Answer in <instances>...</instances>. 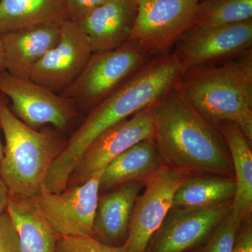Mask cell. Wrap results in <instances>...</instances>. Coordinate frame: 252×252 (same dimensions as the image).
Here are the masks:
<instances>
[{"mask_svg":"<svg viewBox=\"0 0 252 252\" xmlns=\"http://www.w3.org/2000/svg\"><path fill=\"white\" fill-rule=\"evenodd\" d=\"M182 76L173 54L150 60L120 87L91 109L46 174L44 186L58 193L67 188L73 169L86 149L109 127L157 102L180 82Z\"/></svg>","mask_w":252,"mask_h":252,"instance_id":"6da1fadb","label":"cell"},{"mask_svg":"<svg viewBox=\"0 0 252 252\" xmlns=\"http://www.w3.org/2000/svg\"><path fill=\"white\" fill-rule=\"evenodd\" d=\"M179 83L154 104V140L164 163L193 174L234 178L220 130L194 108Z\"/></svg>","mask_w":252,"mask_h":252,"instance_id":"7a4b0ae2","label":"cell"},{"mask_svg":"<svg viewBox=\"0 0 252 252\" xmlns=\"http://www.w3.org/2000/svg\"><path fill=\"white\" fill-rule=\"evenodd\" d=\"M181 90L212 125L235 123L252 141V51L220 65L195 67L182 74Z\"/></svg>","mask_w":252,"mask_h":252,"instance_id":"3957f363","label":"cell"},{"mask_svg":"<svg viewBox=\"0 0 252 252\" xmlns=\"http://www.w3.org/2000/svg\"><path fill=\"white\" fill-rule=\"evenodd\" d=\"M0 126L5 138L0 178L11 196L35 198L66 142L56 132H39L26 125L15 115L1 94Z\"/></svg>","mask_w":252,"mask_h":252,"instance_id":"277c9868","label":"cell"},{"mask_svg":"<svg viewBox=\"0 0 252 252\" xmlns=\"http://www.w3.org/2000/svg\"><path fill=\"white\" fill-rule=\"evenodd\" d=\"M150 58L141 46L130 40L114 49L93 53L77 79L59 94L71 99L77 107L91 110Z\"/></svg>","mask_w":252,"mask_h":252,"instance_id":"5b68a950","label":"cell"},{"mask_svg":"<svg viewBox=\"0 0 252 252\" xmlns=\"http://www.w3.org/2000/svg\"><path fill=\"white\" fill-rule=\"evenodd\" d=\"M200 0H136L129 40L150 55L165 54L193 26Z\"/></svg>","mask_w":252,"mask_h":252,"instance_id":"8992f818","label":"cell"},{"mask_svg":"<svg viewBox=\"0 0 252 252\" xmlns=\"http://www.w3.org/2000/svg\"><path fill=\"white\" fill-rule=\"evenodd\" d=\"M191 172L164 164L144 182L131 215L128 233L123 246L127 252H144L147 244L172 207L174 195Z\"/></svg>","mask_w":252,"mask_h":252,"instance_id":"52a82bcc","label":"cell"},{"mask_svg":"<svg viewBox=\"0 0 252 252\" xmlns=\"http://www.w3.org/2000/svg\"><path fill=\"white\" fill-rule=\"evenodd\" d=\"M103 170L82 184L67 186L60 193L41 189L35 199L48 223L61 236L94 238V225Z\"/></svg>","mask_w":252,"mask_h":252,"instance_id":"ba28073f","label":"cell"},{"mask_svg":"<svg viewBox=\"0 0 252 252\" xmlns=\"http://www.w3.org/2000/svg\"><path fill=\"white\" fill-rule=\"evenodd\" d=\"M0 94L11 100L15 115L34 129L51 125L64 130L77 114V106L71 99L6 70L0 73Z\"/></svg>","mask_w":252,"mask_h":252,"instance_id":"9c48e42d","label":"cell"},{"mask_svg":"<svg viewBox=\"0 0 252 252\" xmlns=\"http://www.w3.org/2000/svg\"><path fill=\"white\" fill-rule=\"evenodd\" d=\"M154 104L100 134L81 155L67 186L84 183L132 146L143 140H154Z\"/></svg>","mask_w":252,"mask_h":252,"instance_id":"30bf717a","label":"cell"},{"mask_svg":"<svg viewBox=\"0 0 252 252\" xmlns=\"http://www.w3.org/2000/svg\"><path fill=\"white\" fill-rule=\"evenodd\" d=\"M252 20H250L222 27L191 28L176 42L172 54L184 74L193 68L234 59L252 49Z\"/></svg>","mask_w":252,"mask_h":252,"instance_id":"8fae6325","label":"cell"},{"mask_svg":"<svg viewBox=\"0 0 252 252\" xmlns=\"http://www.w3.org/2000/svg\"><path fill=\"white\" fill-rule=\"evenodd\" d=\"M232 202L206 208L172 207L144 252H190L231 211Z\"/></svg>","mask_w":252,"mask_h":252,"instance_id":"7c38bea8","label":"cell"},{"mask_svg":"<svg viewBox=\"0 0 252 252\" xmlns=\"http://www.w3.org/2000/svg\"><path fill=\"white\" fill-rule=\"evenodd\" d=\"M93 53L78 23L64 20L57 44L32 68L28 79L60 94L77 79Z\"/></svg>","mask_w":252,"mask_h":252,"instance_id":"4fadbf2b","label":"cell"},{"mask_svg":"<svg viewBox=\"0 0 252 252\" xmlns=\"http://www.w3.org/2000/svg\"><path fill=\"white\" fill-rule=\"evenodd\" d=\"M62 22L43 23L1 34L5 70L28 79L32 68L57 44Z\"/></svg>","mask_w":252,"mask_h":252,"instance_id":"5bb4252c","label":"cell"},{"mask_svg":"<svg viewBox=\"0 0 252 252\" xmlns=\"http://www.w3.org/2000/svg\"><path fill=\"white\" fill-rule=\"evenodd\" d=\"M136 14V0H107L77 23L94 53L100 52L129 40Z\"/></svg>","mask_w":252,"mask_h":252,"instance_id":"9a60e30c","label":"cell"},{"mask_svg":"<svg viewBox=\"0 0 252 252\" xmlns=\"http://www.w3.org/2000/svg\"><path fill=\"white\" fill-rule=\"evenodd\" d=\"M144 183L129 182L99 195L94 225V238L112 247L123 246L131 215Z\"/></svg>","mask_w":252,"mask_h":252,"instance_id":"2e32d148","label":"cell"},{"mask_svg":"<svg viewBox=\"0 0 252 252\" xmlns=\"http://www.w3.org/2000/svg\"><path fill=\"white\" fill-rule=\"evenodd\" d=\"M217 127L228 147L236 184V192L232 202L230 215L242 223L252 215V211L251 142L235 123H220Z\"/></svg>","mask_w":252,"mask_h":252,"instance_id":"e0dca14e","label":"cell"},{"mask_svg":"<svg viewBox=\"0 0 252 252\" xmlns=\"http://www.w3.org/2000/svg\"><path fill=\"white\" fill-rule=\"evenodd\" d=\"M164 164L155 140L142 141L118 156L104 169L99 192L104 193L129 182L144 184Z\"/></svg>","mask_w":252,"mask_h":252,"instance_id":"ac0fdd59","label":"cell"},{"mask_svg":"<svg viewBox=\"0 0 252 252\" xmlns=\"http://www.w3.org/2000/svg\"><path fill=\"white\" fill-rule=\"evenodd\" d=\"M6 211L17 230L21 252H55L60 235L43 216L35 199L10 195Z\"/></svg>","mask_w":252,"mask_h":252,"instance_id":"d6986e66","label":"cell"},{"mask_svg":"<svg viewBox=\"0 0 252 252\" xmlns=\"http://www.w3.org/2000/svg\"><path fill=\"white\" fill-rule=\"evenodd\" d=\"M234 178L218 175H190L176 190L172 207L206 208L233 201Z\"/></svg>","mask_w":252,"mask_h":252,"instance_id":"ffe728a7","label":"cell"},{"mask_svg":"<svg viewBox=\"0 0 252 252\" xmlns=\"http://www.w3.org/2000/svg\"><path fill=\"white\" fill-rule=\"evenodd\" d=\"M65 19L63 0H0V34Z\"/></svg>","mask_w":252,"mask_h":252,"instance_id":"44dd1931","label":"cell"},{"mask_svg":"<svg viewBox=\"0 0 252 252\" xmlns=\"http://www.w3.org/2000/svg\"><path fill=\"white\" fill-rule=\"evenodd\" d=\"M250 20L252 0H201L191 28L222 27Z\"/></svg>","mask_w":252,"mask_h":252,"instance_id":"7402d4cb","label":"cell"},{"mask_svg":"<svg viewBox=\"0 0 252 252\" xmlns=\"http://www.w3.org/2000/svg\"><path fill=\"white\" fill-rule=\"evenodd\" d=\"M241 223L230 212L208 238L190 252H234L235 239Z\"/></svg>","mask_w":252,"mask_h":252,"instance_id":"603a6c76","label":"cell"},{"mask_svg":"<svg viewBox=\"0 0 252 252\" xmlns=\"http://www.w3.org/2000/svg\"><path fill=\"white\" fill-rule=\"evenodd\" d=\"M55 252H127L124 246L112 247L91 237L61 236L56 242Z\"/></svg>","mask_w":252,"mask_h":252,"instance_id":"cb8c5ba5","label":"cell"},{"mask_svg":"<svg viewBox=\"0 0 252 252\" xmlns=\"http://www.w3.org/2000/svg\"><path fill=\"white\" fill-rule=\"evenodd\" d=\"M0 252H21L17 230L7 211L0 216Z\"/></svg>","mask_w":252,"mask_h":252,"instance_id":"d4e9b609","label":"cell"},{"mask_svg":"<svg viewBox=\"0 0 252 252\" xmlns=\"http://www.w3.org/2000/svg\"><path fill=\"white\" fill-rule=\"evenodd\" d=\"M107 0H63L66 19L78 23Z\"/></svg>","mask_w":252,"mask_h":252,"instance_id":"484cf974","label":"cell"},{"mask_svg":"<svg viewBox=\"0 0 252 252\" xmlns=\"http://www.w3.org/2000/svg\"><path fill=\"white\" fill-rule=\"evenodd\" d=\"M234 252H252V215L242 222L235 239Z\"/></svg>","mask_w":252,"mask_h":252,"instance_id":"4316f807","label":"cell"},{"mask_svg":"<svg viewBox=\"0 0 252 252\" xmlns=\"http://www.w3.org/2000/svg\"><path fill=\"white\" fill-rule=\"evenodd\" d=\"M10 193L4 182L0 178V216L7 210Z\"/></svg>","mask_w":252,"mask_h":252,"instance_id":"83f0119b","label":"cell"},{"mask_svg":"<svg viewBox=\"0 0 252 252\" xmlns=\"http://www.w3.org/2000/svg\"><path fill=\"white\" fill-rule=\"evenodd\" d=\"M5 70L4 53L3 47L2 36L0 34V73Z\"/></svg>","mask_w":252,"mask_h":252,"instance_id":"f1b7e54d","label":"cell"},{"mask_svg":"<svg viewBox=\"0 0 252 252\" xmlns=\"http://www.w3.org/2000/svg\"><path fill=\"white\" fill-rule=\"evenodd\" d=\"M1 130V126H0V131ZM4 157V145L1 143V138H0V165H1V160Z\"/></svg>","mask_w":252,"mask_h":252,"instance_id":"f546056e","label":"cell"},{"mask_svg":"<svg viewBox=\"0 0 252 252\" xmlns=\"http://www.w3.org/2000/svg\"><path fill=\"white\" fill-rule=\"evenodd\" d=\"M200 1H201V0H200Z\"/></svg>","mask_w":252,"mask_h":252,"instance_id":"4dcf8cb0","label":"cell"}]
</instances>
